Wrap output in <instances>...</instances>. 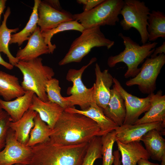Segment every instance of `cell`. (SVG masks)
Returning <instances> with one entry per match:
<instances>
[{
	"label": "cell",
	"mask_w": 165,
	"mask_h": 165,
	"mask_svg": "<svg viewBox=\"0 0 165 165\" xmlns=\"http://www.w3.org/2000/svg\"><path fill=\"white\" fill-rule=\"evenodd\" d=\"M100 134V129L93 120L64 110L52 130L50 139L60 145H76L89 143Z\"/></svg>",
	"instance_id": "6da1fadb"
},
{
	"label": "cell",
	"mask_w": 165,
	"mask_h": 165,
	"mask_svg": "<svg viewBox=\"0 0 165 165\" xmlns=\"http://www.w3.org/2000/svg\"><path fill=\"white\" fill-rule=\"evenodd\" d=\"M89 143L63 145L50 139L31 147L32 156L28 165H81Z\"/></svg>",
	"instance_id": "7a4b0ae2"
},
{
	"label": "cell",
	"mask_w": 165,
	"mask_h": 165,
	"mask_svg": "<svg viewBox=\"0 0 165 165\" xmlns=\"http://www.w3.org/2000/svg\"><path fill=\"white\" fill-rule=\"evenodd\" d=\"M118 36L123 39L125 49L119 54L109 57L107 60V64L112 68L119 63H125L127 69L124 75L125 78H133L141 70V68L138 67L139 65L150 56L158 43L149 42L140 45L130 37L121 33H119Z\"/></svg>",
	"instance_id": "3957f363"
},
{
	"label": "cell",
	"mask_w": 165,
	"mask_h": 165,
	"mask_svg": "<svg viewBox=\"0 0 165 165\" xmlns=\"http://www.w3.org/2000/svg\"><path fill=\"white\" fill-rule=\"evenodd\" d=\"M40 57L28 61H19L15 66L21 72L23 80L21 85L26 91H31L40 99L48 101L45 91L48 81L53 78L55 73L50 67L44 65Z\"/></svg>",
	"instance_id": "277c9868"
},
{
	"label": "cell",
	"mask_w": 165,
	"mask_h": 165,
	"mask_svg": "<svg viewBox=\"0 0 165 165\" xmlns=\"http://www.w3.org/2000/svg\"><path fill=\"white\" fill-rule=\"evenodd\" d=\"M114 43L105 37L100 26L85 28L81 35L73 41L68 51L58 64L62 66L72 62L79 63L92 48L105 47L109 49Z\"/></svg>",
	"instance_id": "5b68a950"
},
{
	"label": "cell",
	"mask_w": 165,
	"mask_h": 165,
	"mask_svg": "<svg viewBox=\"0 0 165 165\" xmlns=\"http://www.w3.org/2000/svg\"><path fill=\"white\" fill-rule=\"evenodd\" d=\"M124 4L123 0H104L91 10L73 14L74 20L84 28L96 26H114L119 21V16Z\"/></svg>",
	"instance_id": "8992f818"
},
{
	"label": "cell",
	"mask_w": 165,
	"mask_h": 165,
	"mask_svg": "<svg viewBox=\"0 0 165 165\" xmlns=\"http://www.w3.org/2000/svg\"><path fill=\"white\" fill-rule=\"evenodd\" d=\"M150 9L143 1L125 0L120 14L123 19L120 22L123 29L128 31L133 28L140 34L142 44L147 42L148 19Z\"/></svg>",
	"instance_id": "52a82bcc"
},
{
	"label": "cell",
	"mask_w": 165,
	"mask_h": 165,
	"mask_svg": "<svg viewBox=\"0 0 165 165\" xmlns=\"http://www.w3.org/2000/svg\"><path fill=\"white\" fill-rule=\"evenodd\" d=\"M97 60L96 57H93L87 64L80 69H70L68 71L66 79L72 82L73 85L68 92L69 94H71L70 96L64 97V98L70 107L77 105L80 107L81 110H84L89 107L94 101V85L90 88H87L83 83L82 77L86 69Z\"/></svg>",
	"instance_id": "ba28073f"
},
{
	"label": "cell",
	"mask_w": 165,
	"mask_h": 165,
	"mask_svg": "<svg viewBox=\"0 0 165 165\" xmlns=\"http://www.w3.org/2000/svg\"><path fill=\"white\" fill-rule=\"evenodd\" d=\"M165 64V55L163 53L147 58L139 72L127 81L126 85L130 86L137 85L141 93L148 94L153 93L156 89L157 78Z\"/></svg>",
	"instance_id": "9c48e42d"
},
{
	"label": "cell",
	"mask_w": 165,
	"mask_h": 165,
	"mask_svg": "<svg viewBox=\"0 0 165 165\" xmlns=\"http://www.w3.org/2000/svg\"><path fill=\"white\" fill-rule=\"evenodd\" d=\"M32 156L31 147L19 142L13 131L8 130L5 146L0 151V165H28Z\"/></svg>",
	"instance_id": "30bf717a"
},
{
	"label": "cell",
	"mask_w": 165,
	"mask_h": 165,
	"mask_svg": "<svg viewBox=\"0 0 165 165\" xmlns=\"http://www.w3.org/2000/svg\"><path fill=\"white\" fill-rule=\"evenodd\" d=\"M113 87L120 94L124 101L126 116L123 124H133L141 114L147 111L150 108V94L143 98L134 96L127 91L115 77L113 78Z\"/></svg>",
	"instance_id": "8fae6325"
},
{
	"label": "cell",
	"mask_w": 165,
	"mask_h": 165,
	"mask_svg": "<svg viewBox=\"0 0 165 165\" xmlns=\"http://www.w3.org/2000/svg\"><path fill=\"white\" fill-rule=\"evenodd\" d=\"M165 121L138 124H123L115 130L116 141L126 144L140 142L142 138L148 131L156 129L165 134Z\"/></svg>",
	"instance_id": "7c38bea8"
},
{
	"label": "cell",
	"mask_w": 165,
	"mask_h": 165,
	"mask_svg": "<svg viewBox=\"0 0 165 165\" xmlns=\"http://www.w3.org/2000/svg\"><path fill=\"white\" fill-rule=\"evenodd\" d=\"M38 12V25L41 33L55 28L63 22L74 20L73 14L69 12L57 10L44 1L39 3Z\"/></svg>",
	"instance_id": "4fadbf2b"
},
{
	"label": "cell",
	"mask_w": 165,
	"mask_h": 165,
	"mask_svg": "<svg viewBox=\"0 0 165 165\" xmlns=\"http://www.w3.org/2000/svg\"><path fill=\"white\" fill-rule=\"evenodd\" d=\"M96 75L94 86V99L96 104L103 109L105 108L110 97V88L113 83V77L108 69L102 72L99 65L95 64Z\"/></svg>",
	"instance_id": "5bb4252c"
},
{
	"label": "cell",
	"mask_w": 165,
	"mask_h": 165,
	"mask_svg": "<svg viewBox=\"0 0 165 165\" xmlns=\"http://www.w3.org/2000/svg\"><path fill=\"white\" fill-rule=\"evenodd\" d=\"M49 53V48L45 42L39 27L30 36L26 46L17 51L16 57L19 61H28L40 55Z\"/></svg>",
	"instance_id": "9a60e30c"
},
{
	"label": "cell",
	"mask_w": 165,
	"mask_h": 165,
	"mask_svg": "<svg viewBox=\"0 0 165 165\" xmlns=\"http://www.w3.org/2000/svg\"><path fill=\"white\" fill-rule=\"evenodd\" d=\"M29 109L36 112L41 119L52 129L64 110L56 103L42 101L35 94L33 96Z\"/></svg>",
	"instance_id": "2e32d148"
},
{
	"label": "cell",
	"mask_w": 165,
	"mask_h": 165,
	"mask_svg": "<svg viewBox=\"0 0 165 165\" xmlns=\"http://www.w3.org/2000/svg\"><path fill=\"white\" fill-rule=\"evenodd\" d=\"M64 110L70 112L82 114L93 120L100 129L101 137L115 130L119 127L105 116L103 109L99 106L95 101L85 110L78 109L74 107L69 108Z\"/></svg>",
	"instance_id": "e0dca14e"
},
{
	"label": "cell",
	"mask_w": 165,
	"mask_h": 165,
	"mask_svg": "<svg viewBox=\"0 0 165 165\" xmlns=\"http://www.w3.org/2000/svg\"><path fill=\"white\" fill-rule=\"evenodd\" d=\"M34 94L32 91H27L13 100L6 101L0 98V106L9 115L12 122L16 121L29 109Z\"/></svg>",
	"instance_id": "ac0fdd59"
},
{
	"label": "cell",
	"mask_w": 165,
	"mask_h": 165,
	"mask_svg": "<svg viewBox=\"0 0 165 165\" xmlns=\"http://www.w3.org/2000/svg\"><path fill=\"white\" fill-rule=\"evenodd\" d=\"M150 103L149 110L133 124L165 121V95L161 90L150 94Z\"/></svg>",
	"instance_id": "d6986e66"
},
{
	"label": "cell",
	"mask_w": 165,
	"mask_h": 165,
	"mask_svg": "<svg viewBox=\"0 0 165 165\" xmlns=\"http://www.w3.org/2000/svg\"><path fill=\"white\" fill-rule=\"evenodd\" d=\"M118 150L121 156L123 165H136L141 159L148 160L150 156L140 142L134 141L126 144L116 141Z\"/></svg>",
	"instance_id": "ffe728a7"
},
{
	"label": "cell",
	"mask_w": 165,
	"mask_h": 165,
	"mask_svg": "<svg viewBox=\"0 0 165 165\" xmlns=\"http://www.w3.org/2000/svg\"><path fill=\"white\" fill-rule=\"evenodd\" d=\"M159 131L153 129L148 131L141 138L150 158L161 161L165 159V140Z\"/></svg>",
	"instance_id": "44dd1931"
},
{
	"label": "cell",
	"mask_w": 165,
	"mask_h": 165,
	"mask_svg": "<svg viewBox=\"0 0 165 165\" xmlns=\"http://www.w3.org/2000/svg\"><path fill=\"white\" fill-rule=\"evenodd\" d=\"M103 111L105 116L119 127L123 124L126 116L124 101L113 87L110 90V97L108 104Z\"/></svg>",
	"instance_id": "7402d4cb"
},
{
	"label": "cell",
	"mask_w": 165,
	"mask_h": 165,
	"mask_svg": "<svg viewBox=\"0 0 165 165\" xmlns=\"http://www.w3.org/2000/svg\"><path fill=\"white\" fill-rule=\"evenodd\" d=\"M26 91L15 75L0 70V96L6 101L23 95Z\"/></svg>",
	"instance_id": "603a6c76"
},
{
	"label": "cell",
	"mask_w": 165,
	"mask_h": 165,
	"mask_svg": "<svg viewBox=\"0 0 165 165\" xmlns=\"http://www.w3.org/2000/svg\"><path fill=\"white\" fill-rule=\"evenodd\" d=\"M37 114L36 112L28 109L19 119L10 122L9 128L13 131L16 140L20 143L26 145Z\"/></svg>",
	"instance_id": "cb8c5ba5"
},
{
	"label": "cell",
	"mask_w": 165,
	"mask_h": 165,
	"mask_svg": "<svg viewBox=\"0 0 165 165\" xmlns=\"http://www.w3.org/2000/svg\"><path fill=\"white\" fill-rule=\"evenodd\" d=\"M11 13L9 7H8L5 13H3V19L0 25V53L2 52L6 54L9 63L15 66L19 61L11 53L9 49V45L11 37V33H16L19 29H9L6 25L7 19Z\"/></svg>",
	"instance_id": "d4e9b609"
},
{
	"label": "cell",
	"mask_w": 165,
	"mask_h": 165,
	"mask_svg": "<svg viewBox=\"0 0 165 165\" xmlns=\"http://www.w3.org/2000/svg\"><path fill=\"white\" fill-rule=\"evenodd\" d=\"M41 0H35L32 12L25 27L20 31L11 35L9 44L17 43L21 46L25 41L28 40L37 27L38 21V8Z\"/></svg>",
	"instance_id": "484cf974"
},
{
	"label": "cell",
	"mask_w": 165,
	"mask_h": 165,
	"mask_svg": "<svg viewBox=\"0 0 165 165\" xmlns=\"http://www.w3.org/2000/svg\"><path fill=\"white\" fill-rule=\"evenodd\" d=\"M148 40L154 41L158 38H165V15L160 11L150 12L148 19Z\"/></svg>",
	"instance_id": "4316f807"
},
{
	"label": "cell",
	"mask_w": 165,
	"mask_h": 165,
	"mask_svg": "<svg viewBox=\"0 0 165 165\" xmlns=\"http://www.w3.org/2000/svg\"><path fill=\"white\" fill-rule=\"evenodd\" d=\"M34 125L31 131L26 145L32 147L50 139L52 129L40 118L37 114L34 119Z\"/></svg>",
	"instance_id": "83f0119b"
},
{
	"label": "cell",
	"mask_w": 165,
	"mask_h": 165,
	"mask_svg": "<svg viewBox=\"0 0 165 165\" xmlns=\"http://www.w3.org/2000/svg\"><path fill=\"white\" fill-rule=\"evenodd\" d=\"M84 28L77 21L73 20L61 23L57 27L52 29L42 32L45 42L49 48V54H52L56 48V45L53 44L51 39L55 34L59 32L66 31L75 30L82 33Z\"/></svg>",
	"instance_id": "f1b7e54d"
},
{
	"label": "cell",
	"mask_w": 165,
	"mask_h": 165,
	"mask_svg": "<svg viewBox=\"0 0 165 165\" xmlns=\"http://www.w3.org/2000/svg\"><path fill=\"white\" fill-rule=\"evenodd\" d=\"M61 90L59 80L56 78H52L46 84L45 91L48 101L57 104L65 110L70 107L64 101V97L61 94Z\"/></svg>",
	"instance_id": "f546056e"
},
{
	"label": "cell",
	"mask_w": 165,
	"mask_h": 165,
	"mask_svg": "<svg viewBox=\"0 0 165 165\" xmlns=\"http://www.w3.org/2000/svg\"><path fill=\"white\" fill-rule=\"evenodd\" d=\"M101 138L102 165H112L114 160L113 148L116 141L115 130L102 136Z\"/></svg>",
	"instance_id": "4dcf8cb0"
},
{
	"label": "cell",
	"mask_w": 165,
	"mask_h": 165,
	"mask_svg": "<svg viewBox=\"0 0 165 165\" xmlns=\"http://www.w3.org/2000/svg\"><path fill=\"white\" fill-rule=\"evenodd\" d=\"M101 141L100 136L94 138L89 142L81 165H93L96 160L101 158Z\"/></svg>",
	"instance_id": "1f68e13d"
},
{
	"label": "cell",
	"mask_w": 165,
	"mask_h": 165,
	"mask_svg": "<svg viewBox=\"0 0 165 165\" xmlns=\"http://www.w3.org/2000/svg\"><path fill=\"white\" fill-rule=\"evenodd\" d=\"M11 121L9 116L3 110L0 114V151L5 146L9 124Z\"/></svg>",
	"instance_id": "d6a6232c"
},
{
	"label": "cell",
	"mask_w": 165,
	"mask_h": 165,
	"mask_svg": "<svg viewBox=\"0 0 165 165\" xmlns=\"http://www.w3.org/2000/svg\"><path fill=\"white\" fill-rule=\"evenodd\" d=\"M104 0H77L79 4L83 5V10L84 12L90 11L99 5Z\"/></svg>",
	"instance_id": "836d02e7"
},
{
	"label": "cell",
	"mask_w": 165,
	"mask_h": 165,
	"mask_svg": "<svg viewBox=\"0 0 165 165\" xmlns=\"http://www.w3.org/2000/svg\"><path fill=\"white\" fill-rule=\"evenodd\" d=\"M44 1L52 8L57 10L61 11L63 10L59 0H46Z\"/></svg>",
	"instance_id": "e575fe53"
},
{
	"label": "cell",
	"mask_w": 165,
	"mask_h": 165,
	"mask_svg": "<svg viewBox=\"0 0 165 165\" xmlns=\"http://www.w3.org/2000/svg\"><path fill=\"white\" fill-rule=\"evenodd\" d=\"M165 53V42L164 41L160 46L155 49L153 53L150 56L151 57H155L157 55Z\"/></svg>",
	"instance_id": "d590c367"
},
{
	"label": "cell",
	"mask_w": 165,
	"mask_h": 165,
	"mask_svg": "<svg viewBox=\"0 0 165 165\" xmlns=\"http://www.w3.org/2000/svg\"><path fill=\"white\" fill-rule=\"evenodd\" d=\"M114 156L113 164L114 165H120L121 161L120 160V155L119 151L116 150L113 152Z\"/></svg>",
	"instance_id": "8d00e7d4"
},
{
	"label": "cell",
	"mask_w": 165,
	"mask_h": 165,
	"mask_svg": "<svg viewBox=\"0 0 165 165\" xmlns=\"http://www.w3.org/2000/svg\"><path fill=\"white\" fill-rule=\"evenodd\" d=\"M0 65H1L5 68L9 70H12L14 66L10 64L5 61L2 57L0 53Z\"/></svg>",
	"instance_id": "74e56055"
},
{
	"label": "cell",
	"mask_w": 165,
	"mask_h": 165,
	"mask_svg": "<svg viewBox=\"0 0 165 165\" xmlns=\"http://www.w3.org/2000/svg\"><path fill=\"white\" fill-rule=\"evenodd\" d=\"M138 165H162L158 163H154L151 162L148 160L141 159L137 162Z\"/></svg>",
	"instance_id": "f35d334b"
},
{
	"label": "cell",
	"mask_w": 165,
	"mask_h": 165,
	"mask_svg": "<svg viewBox=\"0 0 165 165\" xmlns=\"http://www.w3.org/2000/svg\"><path fill=\"white\" fill-rule=\"evenodd\" d=\"M6 1V0H0V25L1 15L6 8L5 5Z\"/></svg>",
	"instance_id": "ab89813d"
},
{
	"label": "cell",
	"mask_w": 165,
	"mask_h": 165,
	"mask_svg": "<svg viewBox=\"0 0 165 165\" xmlns=\"http://www.w3.org/2000/svg\"><path fill=\"white\" fill-rule=\"evenodd\" d=\"M14 165H28L25 164H20V163H18V164H15Z\"/></svg>",
	"instance_id": "60d3db41"
},
{
	"label": "cell",
	"mask_w": 165,
	"mask_h": 165,
	"mask_svg": "<svg viewBox=\"0 0 165 165\" xmlns=\"http://www.w3.org/2000/svg\"><path fill=\"white\" fill-rule=\"evenodd\" d=\"M3 111V110H2V108L0 106V114L2 113V112Z\"/></svg>",
	"instance_id": "b9f144b4"
}]
</instances>
